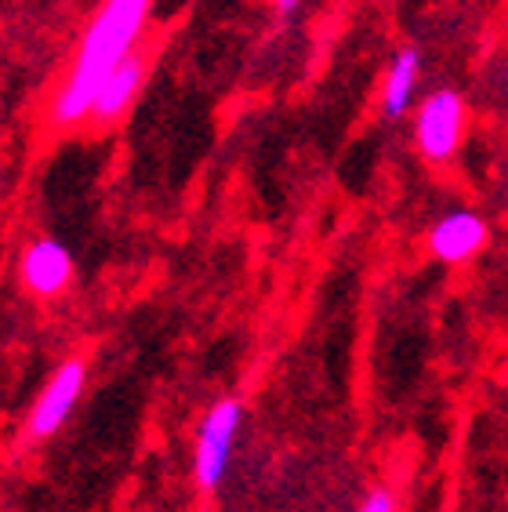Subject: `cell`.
Returning <instances> with one entry per match:
<instances>
[{
	"mask_svg": "<svg viewBox=\"0 0 508 512\" xmlns=\"http://www.w3.org/2000/svg\"><path fill=\"white\" fill-rule=\"evenodd\" d=\"M153 0H102L91 15L88 30L80 37L73 62L62 77L55 99H51L48 120L55 131H73L88 124L98 88L120 62L138 51V37L146 30Z\"/></svg>",
	"mask_w": 508,
	"mask_h": 512,
	"instance_id": "obj_1",
	"label": "cell"
},
{
	"mask_svg": "<svg viewBox=\"0 0 508 512\" xmlns=\"http://www.w3.org/2000/svg\"><path fill=\"white\" fill-rule=\"evenodd\" d=\"M244 429V404L236 396H222L204 414L193 444V483L196 491L215 494L222 487L229 465H233L236 440Z\"/></svg>",
	"mask_w": 508,
	"mask_h": 512,
	"instance_id": "obj_2",
	"label": "cell"
},
{
	"mask_svg": "<svg viewBox=\"0 0 508 512\" xmlns=\"http://www.w3.org/2000/svg\"><path fill=\"white\" fill-rule=\"evenodd\" d=\"M465 128H469V106L454 88L429 91L414 109V146L429 164H447L465 142Z\"/></svg>",
	"mask_w": 508,
	"mask_h": 512,
	"instance_id": "obj_3",
	"label": "cell"
},
{
	"mask_svg": "<svg viewBox=\"0 0 508 512\" xmlns=\"http://www.w3.org/2000/svg\"><path fill=\"white\" fill-rule=\"evenodd\" d=\"M84 385H88V356H66L55 367V375L48 378V385L40 389L37 404H33L30 418H26V436L33 444L51 440L69 422L73 407L80 404Z\"/></svg>",
	"mask_w": 508,
	"mask_h": 512,
	"instance_id": "obj_4",
	"label": "cell"
},
{
	"mask_svg": "<svg viewBox=\"0 0 508 512\" xmlns=\"http://www.w3.org/2000/svg\"><path fill=\"white\" fill-rule=\"evenodd\" d=\"M490 240V226L487 218L479 211H469V207H458V211H447L432 222L429 237H425V247L429 255L443 266H465L472 258L487 247Z\"/></svg>",
	"mask_w": 508,
	"mask_h": 512,
	"instance_id": "obj_5",
	"label": "cell"
},
{
	"mask_svg": "<svg viewBox=\"0 0 508 512\" xmlns=\"http://www.w3.org/2000/svg\"><path fill=\"white\" fill-rule=\"evenodd\" d=\"M149 77V55L146 51H131L124 62H120L113 73L106 77V84L98 88L95 106H91V124L95 128H113L127 117V109L135 106L142 88H146Z\"/></svg>",
	"mask_w": 508,
	"mask_h": 512,
	"instance_id": "obj_6",
	"label": "cell"
},
{
	"mask_svg": "<svg viewBox=\"0 0 508 512\" xmlns=\"http://www.w3.org/2000/svg\"><path fill=\"white\" fill-rule=\"evenodd\" d=\"M19 273H22V284H26L30 295L55 298L73 284L77 266H73V255H69V247L62 244V240L40 237L22 251Z\"/></svg>",
	"mask_w": 508,
	"mask_h": 512,
	"instance_id": "obj_7",
	"label": "cell"
},
{
	"mask_svg": "<svg viewBox=\"0 0 508 512\" xmlns=\"http://www.w3.org/2000/svg\"><path fill=\"white\" fill-rule=\"evenodd\" d=\"M418 80H421V48L418 44H403V48H396L389 69H385V80H381V117L385 120L407 117L414 106Z\"/></svg>",
	"mask_w": 508,
	"mask_h": 512,
	"instance_id": "obj_8",
	"label": "cell"
},
{
	"mask_svg": "<svg viewBox=\"0 0 508 512\" xmlns=\"http://www.w3.org/2000/svg\"><path fill=\"white\" fill-rule=\"evenodd\" d=\"M356 512H400V498H396V491H392V487H385V483H374L371 491L360 498Z\"/></svg>",
	"mask_w": 508,
	"mask_h": 512,
	"instance_id": "obj_9",
	"label": "cell"
},
{
	"mask_svg": "<svg viewBox=\"0 0 508 512\" xmlns=\"http://www.w3.org/2000/svg\"><path fill=\"white\" fill-rule=\"evenodd\" d=\"M273 4H276V15H280V19H291L302 0H273Z\"/></svg>",
	"mask_w": 508,
	"mask_h": 512,
	"instance_id": "obj_10",
	"label": "cell"
},
{
	"mask_svg": "<svg viewBox=\"0 0 508 512\" xmlns=\"http://www.w3.org/2000/svg\"><path fill=\"white\" fill-rule=\"evenodd\" d=\"M381 4H385V0H381Z\"/></svg>",
	"mask_w": 508,
	"mask_h": 512,
	"instance_id": "obj_11",
	"label": "cell"
}]
</instances>
